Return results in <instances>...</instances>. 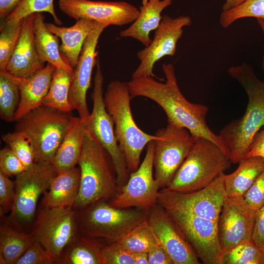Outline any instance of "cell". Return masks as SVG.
I'll use <instances>...</instances> for the list:
<instances>
[{
	"label": "cell",
	"mask_w": 264,
	"mask_h": 264,
	"mask_svg": "<svg viewBox=\"0 0 264 264\" xmlns=\"http://www.w3.org/2000/svg\"><path fill=\"white\" fill-rule=\"evenodd\" d=\"M162 67L165 83L151 76L132 78L127 82L132 98L143 96L154 101L164 110L168 124L185 128L194 136L208 139L226 152L219 135L213 132L206 123L208 107L191 103L185 98L178 86L172 64H163Z\"/></svg>",
	"instance_id": "cell-1"
},
{
	"label": "cell",
	"mask_w": 264,
	"mask_h": 264,
	"mask_svg": "<svg viewBox=\"0 0 264 264\" xmlns=\"http://www.w3.org/2000/svg\"><path fill=\"white\" fill-rule=\"evenodd\" d=\"M228 73L243 87L248 99L242 117L226 125L219 134L232 163L237 164L245 158L255 135L264 126V85L246 63L230 67Z\"/></svg>",
	"instance_id": "cell-2"
},
{
	"label": "cell",
	"mask_w": 264,
	"mask_h": 264,
	"mask_svg": "<svg viewBox=\"0 0 264 264\" xmlns=\"http://www.w3.org/2000/svg\"><path fill=\"white\" fill-rule=\"evenodd\" d=\"M78 164L80 185L73 207L80 210L100 200L110 201L119 193L109 154L87 129Z\"/></svg>",
	"instance_id": "cell-3"
},
{
	"label": "cell",
	"mask_w": 264,
	"mask_h": 264,
	"mask_svg": "<svg viewBox=\"0 0 264 264\" xmlns=\"http://www.w3.org/2000/svg\"><path fill=\"white\" fill-rule=\"evenodd\" d=\"M106 110L114 123V132L130 173L139 167L140 156L147 144L158 138L149 134L136 125L131 108V95L127 82L113 80L104 94Z\"/></svg>",
	"instance_id": "cell-4"
},
{
	"label": "cell",
	"mask_w": 264,
	"mask_h": 264,
	"mask_svg": "<svg viewBox=\"0 0 264 264\" xmlns=\"http://www.w3.org/2000/svg\"><path fill=\"white\" fill-rule=\"evenodd\" d=\"M231 163L219 145L205 138L195 136L189 153L166 188L179 192L201 189L229 169Z\"/></svg>",
	"instance_id": "cell-5"
},
{
	"label": "cell",
	"mask_w": 264,
	"mask_h": 264,
	"mask_svg": "<svg viewBox=\"0 0 264 264\" xmlns=\"http://www.w3.org/2000/svg\"><path fill=\"white\" fill-rule=\"evenodd\" d=\"M73 117L71 112L41 105L17 120L15 131L29 140L35 162H52Z\"/></svg>",
	"instance_id": "cell-6"
},
{
	"label": "cell",
	"mask_w": 264,
	"mask_h": 264,
	"mask_svg": "<svg viewBox=\"0 0 264 264\" xmlns=\"http://www.w3.org/2000/svg\"><path fill=\"white\" fill-rule=\"evenodd\" d=\"M77 213L79 234L106 241H117L148 218L149 210L118 208L109 201L100 200Z\"/></svg>",
	"instance_id": "cell-7"
},
{
	"label": "cell",
	"mask_w": 264,
	"mask_h": 264,
	"mask_svg": "<svg viewBox=\"0 0 264 264\" xmlns=\"http://www.w3.org/2000/svg\"><path fill=\"white\" fill-rule=\"evenodd\" d=\"M103 82V75L98 61L94 78V88L91 94L93 102L92 110L85 119L86 129L109 154L121 189L127 182L131 173L116 140L113 122L106 108Z\"/></svg>",
	"instance_id": "cell-8"
},
{
	"label": "cell",
	"mask_w": 264,
	"mask_h": 264,
	"mask_svg": "<svg viewBox=\"0 0 264 264\" xmlns=\"http://www.w3.org/2000/svg\"><path fill=\"white\" fill-rule=\"evenodd\" d=\"M73 208L42 206L30 234L44 247L54 264L65 248L79 234L78 216Z\"/></svg>",
	"instance_id": "cell-9"
},
{
	"label": "cell",
	"mask_w": 264,
	"mask_h": 264,
	"mask_svg": "<svg viewBox=\"0 0 264 264\" xmlns=\"http://www.w3.org/2000/svg\"><path fill=\"white\" fill-rule=\"evenodd\" d=\"M58 173L50 162H34L28 170L16 176L15 194L10 220L12 224L32 222L40 196L48 189Z\"/></svg>",
	"instance_id": "cell-10"
},
{
	"label": "cell",
	"mask_w": 264,
	"mask_h": 264,
	"mask_svg": "<svg viewBox=\"0 0 264 264\" xmlns=\"http://www.w3.org/2000/svg\"><path fill=\"white\" fill-rule=\"evenodd\" d=\"M222 173L206 187L190 192L160 190L158 203L166 210L218 221L226 197Z\"/></svg>",
	"instance_id": "cell-11"
},
{
	"label": "cell",
	"mask_w": 264,
	"mask_h": 264,
	"mask_svg": "<svg viewBox=\"0 0 264 264\" xmlns=\"http://www.w3.org/2000/svg\"><path fill=\"white\" fill-rule=\"evenodd\" d=\"M154 140V176L160 189L168 187L189 153L195 136L185 128L168 124Z\"/></svg>",
	"instance_id": "cell-12"
},
{
	"label": "cell",
	"mask_w": 264,
	"mask_h": 264,
	"mask_svg": "<svg viewBox=\"0 0 264 264\" xmlns=\"http://www.w3.org/2000/svg\"><path fill=\"white\" fill-rule=\"evenodd\" d=\"M154 140L146 146L145 157L139 167L130 173L118 195L110 201L118 208H139L149 210L158 203L160 186L154 174Z\"/></svg>",
	"instance_id": "cell-13"
},
{
	"label": "cell",
	"mask_w": 264,
	"mask_h": 264,
	"mask_svg": "<svg viewBox=\"0 0 264 264\" xmlns=\"http://www.w3.org/2000/svg\"><path fill=\"white\" fill-rule=\"evenodd\" d=\"M191 23V18L189 16H163L151 44L137 52L140 63L132 78L155 77L153 72L155 63L165 56L175 55L177 43L183 35V28Z\"/></svg>",
	"instance_id": "cell-14"
},
{
	"label": "cell",
	"mask_w": 264,
	"mask_h": 264,
	"mask_svg": "<svg viewBox=\"0 0 264 264\" xmlns=\"http://www.w3.org/2000/svg\"><path fill=\"white\" fill-rule=\"evenodd\" d=\"M166 211L180 228L202 263L220 264L222 250L217 221L176 211Z\"/></svg>",
	"instance_id": "cell-15"
},
{
	"label": "cell",
	"mask_w": 264,
	"mask_h": 264,
	"mask_svg": "<svg viewBox=\"0 0 264 264\" xmlns=\"http://www.w3.org/2000/svg\"><path fill=\"white\" fill-rule=\"evenodd\" d=\"M257 212L242 197H226L217 221L219 239L222 251L252 240Z\"/></svg>",
	"instance_id": "cell-16"
},
{
	"label": "cell",
	"mask_w": 264,
	"mask_h": 264,
	"mask_svg": "<svg viewBox=\"0 0 264 264\" xmlns=\"http://www.w3.org/2000/svg\"><path fill=\"white\" fill-rule=\"evenodd\" d=\"M58 4L63 13L76 20L87 19L108 26L132 23L139 14V9L125 1L59 0Z\"/></svg>",
	"instance_id": "cell-17"
},
{
	"label": "cell",
	"mask_w": 264,
	"mask_h": 264,
	"mask_svg": "<svg viewBox=\"0 0 264 264\" xmlns=\"http://www.w3.org/2000/svg\"><path fill=\"white\" fill-rule=\"evenodd\" d=\"M108 26L95 22L84 44L78 61L71 74L68 95L72 110H76L80 117L86 118L89 114L87 103V93L90 86L94 66L97 64L96 47L99 38Z\"/></svg>",
	"instance_id": "cell-18"
},
{
	"label": "cell",
	"mask_w": 264,
	"mask_h": 264,
	"mask_svg": "<svg viewBox=\"0 0 264 264\" xmlns=\"http://www.w3.org/2000/svg\"><path fill=\"white\" fill-rule=\"evenodd\" d=\"M147 220L174 264H200L180 228L158 203L149 210Z\"/></svg>",
	"instance_id": "cell-19"
},
{
	"label": "cell",
	"mask_w": 264,
	"mask_h": 264,
	"mask_svg": "<svg viewBox=\"0 0 264 264\" xmlns=\"http://www.w3.org/2000/svg\"><path fill=\"white\" fill-rule=\"evenodd\" d=\"M34 14L23 19L21 35L4 71L20 78L31 77L44 67L38 53L33 30Z\"/></svg>",
	"instance_id": "cell-20"
},
{
	"label": "cell",
	"mask_w": 264,
	"mask_h": 264,
	"mask_svg": "<svg viewBox=\"0 0 264 264\" xmlns=\"http://www.w3.org/2000/svg\"><path fill=\"white\" fill-rule=\"evenodd\" d=\"M55 68L54 66L47 63L42 70L28 78H20L10 74L18 84L21 94L15 120L42 105V101L49 89Z\"/></svg>",
	"instance_id": "cell-21"
},
{
	"label": "cell",
	"mask_w": 264,
	"mask_h": 264,
	"mask_svg": "<svg viewBox=\"0 0 264 264\" xmlns=\"http://www.w3.org/2000/svg\"><path fill=\"white\" fill-rule=\"evenodd\" d=\"M70 27L45 23L48 29L61 39V53L66 63L74 68L78 61L84 44L96 22L87 19L76 20Z\"/></svg>",
	"instance_id": "cell-22"
},
{
	"label": "cell",
	"mask_w": 264,
	"mask_h": 264,
	"mask_svg": "<svg viewBox=\"0 0 264 264\" xmlns=\"http://www.w3.org/2000/svg\"><path fill=\"white\" fill-rule=\"evenodd\" d=\"M79 167L58 174L43 194L42 206L46 208H73L80 185Z\"/></svg>",
	"instance_id": "cell-23"
},
{
	"label": "cell",
	"mask_w": 264,
	"mask_h": 264,
	"mask_svg": "<svg viewBox=\"0 0 264 264\" xmlns=\"http://www.w3.org/2000/svg\"><path fill=\"white\" fill-rule=\"evenodd\" d=\"M173 0H142L137 18L129 27L121 31L119 36L133 38L145 47L148 46L152 40L150 33L158 28L162 18V11L170 6Z\"/></svg>",
	"instance_id": "cell-24"
},
{
	"label": "cell",
	"mask_w": 264,
	"mask_h": 264,
	"mask_svg": "<svg viewBox=\"0 0 264 264\" xmlns=\"http://www.w3.org/2000/svg\"><path fill=\"white\" fill-rule=\"evenodd\" d=\"M85 119L73 116L52 162L58 174L78 164L86 131Z\"/></svg>",
	"instance_id": "cell-25"
},
{
	"label": "cell",
	"mask_w": 264,
	"mask_h": 264,
	"mask_svg": "<svg viewBox=\"0 0 264 264\" xmlns=\"http://www.w3.org/2000/svg\"><path fill=\"white\" fill-rule=\"evenodd\" d=\"M264 171V159L260 156L244 158L233 173L224 174L226 196L230 198L242 197Z\"/></svg>",
	"instance_id": "cell-26"
},
{
	"label": "cell",
	"mask_w": 264,
	"mask_h": 264,
	"mask_svg": "<svg viewBox=\"0 0 264 264\" xmlns=\"http://www.w3.org/2000/svg\"><path fill=\"white\" fill-rule=\"evenodd\" d=\"M33 30L36 46L43 61L71 74L73 68L66 63L61 53L59 37L48 29L42 13L34 14Z\"/></svg>",
	"instance_id": "cell-27"
},
{
	"label": "cell",
	"mask_w": 264,
	"mask_h": 264,
	"mask_svg": "<svg viewBox=\"0 0 264 264\" xmlns=\"http://www.w3.org/2000/svg\"><path fill=\"white\" fill-rule=\"evenodd\" d=\"M103 242L79 234L65 248L58 264H103Z\"/></svg>",
	"instance_id": "cell-28"
},
{
	"label": "cell",
	"mask_w": 264,
	"mask_h": 264,
	"mask_svg": "<svg viewBox=\"0 0 264 264\" xmlns=\"http://www.w3.org/2000/svg\"><path fill=\"white\" fill-rule=\"evenodd\" d=\"M30 234L4 225L0 228V264H15L31 245Z\"/></svg>",
	"instance_id": "cell-29"
},
{
	"label": "cell",
	"mask_w": 264,
	"mask_h": 264,
	"mask_svg": "<svg viewBox=\"0 0 264 264\" xmlns=\"http://www.w3.org/2000/svg\"><path fill=\"white\" fill-rule=\"evenodd\" d=\"M70 80L71 74L63 69L56 68L42 105L71 112L72 110L68 99Z\"/></svg>",
	"instance_id": "cell-30"
},
{
	"label": "cell",
	"mask_w": 264,
	"mask_h": 264,
	"mask_svg": "<svg viewBox=\"0 0 264 264\" xmlns=\"http://www.w3.org/2000/svg\"><path fill=\"white\" fill-rule=\"evenodd\" d=\"M116 242L132 254L139 252H148L160 243L147 219Z\"/></svg>",
	"instance_id": "cell-31"
},
{
	"label": "cell",
	"mask_w": 264,
	"mask_h": 264,
	"mask_svg": "<svg viewBox=\"0 0 264 264\" xmlns=\"http://www.w3.org/2000/svg\"><path fill=\"white\" fill-rule=\"evenodd\" d=\"M21 99L19 87L11 76L0 71V114L6 122L15 120Z\"/></svg>",
	"instance_id": "cell-32"
},
{
	"label": "cell",
	"mask_w": 264,
	"mask_h": 264,
	"mask_svg": "<svg viewBox=\"0 0 264 264\" xmlns=\"http://www.w3.org/2000/svg\"><path fill=\"white\" fill-rule=\"evenodd\" d=\"M220 264H264V248L252 240L241 242L222 251Z\"/></svg>",
	"instance_id": "cell-33"
},
{
	"label": "cell",
	"mask_w": 264,
	"mask_h": 264,
	"mask_svg": "<svg viewBox=\"0 0 264 264\" xmlns=\"http://www.w3.org/2000/svg\"><path fill=\"white\" fill-rule=\"evenodd\" d=\"M23 19L9 23L2 22L0 24V71L4 70L15 50L21 35Z\"/></svg>",
	"instance_id": "cell-34"
},
{
	"label": "cell",
	"mask_w": 264,
	"mask_h": 264,
	"mask_svg": "<svg viewBox=\"0 0 264 264\" xmlns=\"http://www.w3.org/2000/svg\"><path fill=\"white\" fill-rule=\"evenodd\" d=\"M53 2L54 0H23L3 22H15L35 13L47 12L52 16L56 24L61 25L63 23L55 13Z\"/></svg>",
	"instance_id": "cell-35"
},
{
	"label": "cell",
	"mask_w": 264,
	"mask_h": 264,
	"mask_svg": "<svg viewBox=\"0 0 264 264\" xmlns=\"http://www.w3.org/2000/svg\"><path fill=\"white\" fill-rule=\"evenodd\" d=\"M248 17L264 19V0H246L234 8L222 11L220 23L227 28L237 20Z\"/></svg>",
	"instance_id": "cell-36"
},
{
	"label": "cell",
	"mask_w": 264,
	"mask_h": 264,
	"mask_svg": "<svg viewBox=\"0 0 264 264\" xmlns=\"http://www.w3.org/2000/svg\"><path fill=\"white\" fill-rule=\"evenodd\" d=\"M2 140L18 157L25 170L34 164V154L31 144L22 133L15 131L1 135Z\"/></svg>",
	"instance_id": "cell-37"
},
{
	"label": "cell",
	"mask_w": 264,
	"mask_h": 264,
	"mask_svg": "<svg viewBox=\"0 0 264 264\" xmlns=\"http://www.w3.org/2000/svg\"><path fill=\"white\" fill-rule=\"evenodd\" d=\"M101 256L103 264H134L132 254L117 242L105 243Z\"/></svg>",
	"instance_id": "cell-38"
},
{
	"label": "cell",
	"mask_w": 264,
	"mask_h": 264,
	"mask_svg": "<svg viewBox=\"0 0 264 264\" xmlns=\"http://www.w3.org/2000/svg\"><path fill=\"white\" fill-rule=\"evenodd\" d=\"M53 260L37 241L32 242L15 264H52Z\"/></svg>",
	"instance_id": "cell-39"
},
{
	"label": "cell",
	"mask_w": 264,
	"mask_h": 264,
	"mask_svg": "<svg viewBox=\"0 0 264 264\" xmlns=\"http://www.w3.org/2000/svg\"><path fill=\"white\" fill-rule=\"evenodd\" d=\"M24 171L20 159L8 146L0 151V172L8 176H16Z\"/></svg>",
	"instance_id": "cell-40"
},
{
	"label": "cell",
	"mask_w": 264,
	"mask_h": 264,
	"mask_svg": "<svg viewBox=\"0 0 264 264\" xmlns=\"http://www.w3.org/2000/svg\"><path fill=\"white\" fill-rule=\"evenodd\" d=\"M15 194V181L0 172V215L11 210Z\"/></svg>",
	"instance_id": "cell-41"
},
{
	"label": "cell",
	"mask_w": 264,
	"mask_h": 264,
	"mask_svg": "<svg viewBox=\"0 0 264 264\" xmlns=\"http://www.w3.org/2000/svg\"><path fill=\"white\" fill-rule=\"evenodd\" d=\"M242 198L250 207L257 210L264 204V171Z\"/></svg>",
	"instance_id": "cell-42"
},
{
	"label": "cell",
	"mask_w": 264,
	"mask_h": 264,
	"mask_svg": "<svg viewBox=\"0 0 264 264\" xmlns=\"http://www.w3.org/2000/svg\"><path fill=\"white\" fill-rule=\"evenodd\" d=\"M253 241L259 247H264V204L257 212L253 232Z\"/></svg>",
	"instance_id": "cell-43"
},
{
	"label": "cell",
	"mask_w": 264,
	"mask_h": 264,
	"mask_svg": "<svg viewBox=\"0 0 264 264\" xmlns=\"http://www.w3.org/2000/svg\"><path fill=\"white\" fill-rule=\"evenodd\" d=\"M147 253L149 264H174L171 258L160 243L153 247Z\"/></svg>",
	"instance_id": "cell-44"
},
{
	"label": "cell",
	"mask_w": 264,
	"mask_h": 264,
	"mask_svg": "<svg viewBox=\"0 0 264 264\" xmlns=\"http://www.w3.org/2000/svg\"><path fill=\"white\" fill-rule=\"evenodd\" d=\"M260 156L264 159V126L255 135L245 158Z\"/></svg>",
	"instance_id": "cell-45"
},
{
	"label": "cell",
	"mask_w": 264,
	"mask_h": 264,
	"mask_svg": "<svg viewBox=\"0 0 264 264\" xmlns=\"http://www.w3.org/2000/svg\"><path fill=\"white\" fill-rule=\"evenodd\" d=\"M23 0H0V18L4 21Z\"/></svg>",
	"instance_id": "cell-46"
},
{
	"label": "cell",
	"mask_w": 264,
	"mask_h": 264,
	"mask_svg": "<svg viewBox=\"0 0 264 264\" xmlns=\"http://www.w3.org/2000/svg\"><path fill=\"white\" fill-rule=\"evenodd\" d=\"M134 264H149L147 252H139L132 254Z\"/></svg>",
	"instance_id": "cell-47"
},
{
	"label": "cell",
	"mask_w": 264,
	"mask_h": 264,
	"mask_svg": "<svg viewBox=\"0 0 264 264\" xmlns=\"http://www.w3.org/2000/svg\"><path fill=\"white\" fill-rule=\"evenodd\" d=\"M246 0H226L222 6L223 11L234 8L245 2Z\"/></svg>",
	"instance_id": "cell-48"
},
{
	"label": "cell",
	"mask_w": 264,
	"mask_h": 264,
	"mask_svg": "<svg viewBox=\"0 0 264 264\" xmlns=\"http://www.w3.org/2000/svg\"><path fill=\"white\" fill-rule=\"evenodd\" d=\"M257 22L259 25V26L261 27L263 32V33H264V19H262V18H257ZM262 68H263V70L264 72V56H263V60H262Z\"/></svg>",
	"instance_id": "cell-49"
},
{
	"label": "cell",
	"mask_w": 264,
	"mask_h": 264,
	"mask_svg": "<svg viewBox=\"0 0 264 264\" xmlns=\"http://www.w3.org/2000/svg\"><path fill=\"white\" fill-rule=\"evenodd\" d=\"M263 84H264V81H263Z\"/></svg>",
	"instance_id": "cell-50"
},
{
	"label": "cell",
	"mask_w": 264,
	"mask_h": 264,
	"mask_svg": "<svg viewBox=\"0 0 264 264\" xmlns=\"http://www.w3.org/2000/svg\"></svg>",
	"instance_id": "cell-51"
}]
</instances>
